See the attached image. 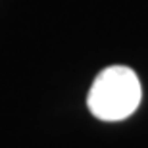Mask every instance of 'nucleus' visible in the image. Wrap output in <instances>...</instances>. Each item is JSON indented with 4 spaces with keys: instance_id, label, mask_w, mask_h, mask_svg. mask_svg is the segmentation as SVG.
<instances>
[{
    "instance_id": "f257e3e1",
    "label": "nucleus",
    "mask_w": 148,
    "mask_h": 148,
    "mask_svg": "<svg viewBox=\"0 0 148 148\" xmlns=\"http://www.w3.org/2000/svg\"><path fill=\"white\" fill-rule=\"evenodd\" d=\"M140 98L143 87L137 73L127 66H110L92 81L87 106L96 119L121 121L135 114Z\"/></svg>"
}]
</instances>
